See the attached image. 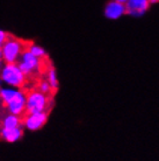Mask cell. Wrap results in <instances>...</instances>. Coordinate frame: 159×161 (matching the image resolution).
Listing matches in <instances>:
<instances>
[{
	"mask_svg": "<svg viewBox=\"0 0 159 161\" xmlns=\"http://www.w3.org/2000/svg\"><path fill=\"white\" fill-rule=\"evenodd\" d=\"M20 126H23V124H22V117H20V116H15V114L6 112L1 117L0 127L13 129V127H20Z\"/></svg>",
	"mask_w": 159,
	"mask_h": 161,
	"instance_id": "cell-10",
	"label": "cell"
},
{
	"mask_svg": "<svg viewBox=\"0 0 159 161\" xmlns=\"http://www.w3.org/2000/svg\"><path fill=\"white\" fill-rule=\"evenodd\" d=\"M0 104L6 112L23 117L26 114L27 92L22 89L3 86L0 90Z\"/></svg>",
	"mask_w": 159,
	"mask_h": 161,
	"instance_id": "cell-1",
	"label": "cell"
},
{
	"mask_svg": "<svg viewBox=\"0 0 159 161\" xmlns=\"http://www.w3.org/2000/svg\"><path fill=\"white\" fill-rule=\"evenodd\" d=\"M45 80H48V83L51 86L52 92L57 91V89L59 86V80L57 77V73H56V69L52 65H49L45 68Z\"/></svg>",
	"mask_w": 159,
	"mask_h": 161,
	"instance_id": "cell-11",
	"label": "cell"
},
{
	"mask_svg": "<svg viewBox=\"0 0 159 161\" xmlns=\"http://www.w3.org/2000/svg\"><path fill=\"white\" fill-rule=\"evenodd\" d=\"M27 80L28 77L18 63H5L0 71V80L6 86L22 89L27 84Z\"/></svg>",
	"mask_w": 159,
	"mask_h": 161,
	"instance_id": "cell-2",
	"label": "cell"
},
{
	"mask_svg": "<svg viewBox=\"0 0 159 161\" xmlns=\"http://www.w3.org/2000/svg\"><path fill=\"white\" fill-rule=\"evenodd\" d=\"M27 42L22 41L21 39L9 35L6 42L4 43V46L1 47L4 62L5 63H18L21 55L27 49Z\"/></svg>",
	"mask_w": 159,
	"mask_h": 161,
	"instance_id": "cell-4",
	"label": "cell"
},
{
	"mask_svg": "<svg viewBox=\"0 0 159 161\" xmlns=\"http://www.w3.org/2000/svg\"><path fill=\"white\" fill-rule=\"evenodd\" d=\"M27 49L32 53L34 56L38 57V58H41V60H47V52H45V49L42 48V47L38 46V44L28 43Z\"/></svg>",
	"mask_w": 159,
	"mask_h": 161,
	"instance_id": "cell-12",
	"label": "cell"
},
{
	"mask_svg": "<svg viewBox=\"0 0 159 161\" xmlns=\"http://www.w3.org/2000/svg\"><path fill=\"white\" fill-rule=\"evenodd\" d=\"M8 36H9V34H8L7 32H5V31H3V29H0V48L4 46V43L6 42Z\"/></svg>",
	"mask_w": 159,
	"mask_h": 161,
	"instance_id": "cell-14",
	"label": "cell"
},
{
	"mask_svg": "<svg viewBox=\"0 0 159 161\" xmlns=\"http://www.w3.org/2000/svg\"><path fill=\"white\" fill-rule=\"evenodd\" d=\"M127 14L126 12V4L121 3L119 0H111L106 5L105 8V15L110 20H116L122 15Z\"/></svg>",
	"mask_w": 159,
	"mask_h": 161,
	"instance_id": "cell-8",
	"label": "cell"
},
{
	"mask_svg": "<svg viewBox=\"0 0 159 161\" xmlns=\"http://www.w3.org/2000/svg\"><path fill=\"white\" fill-rule=\"evenodd\" d=\"M23 126L20 127H13V129H5L0 127V139L6 142H16L19 141L23 136Z\"/></svg>",
	"mask_w": 159,
	"mask_h": 161,
	"instance_id": "cell-9",
	"label": "cell"
},
{
	"mask_svg": "<svg viewBox=\"0 0 159 161\" xmlns=\"http://www.w3.org/2000/svg\"><path fill=\"white\" fill-rule=\"evenodd\" d=\"M0 60L4 61V58H3V49L0 48Z\"/></svg>",
	"mask_w": 159,
	"mask_h": 161,
	"instance_id": "cell-16",
	"label": "cell"
},
{
	"mask_svg": "<svg viewBox=\"0 0 159 161\" xmlns=\"http://www.w3.org/2000/svg\"><path fill=\"white\" fill-rule=\"evenodd\" d=\"M48 121V112H33L26 113L22 117V124L23 127L28 131H38L43 127Z\"/></svg>",
	"mask_w": 159,
	"mask_h": 161,
	"instance_id": "cell-6",
	"label": "cell"
},
{
	"mask_svg": "<svg viewBox=\"0 0 159 161\" xmlns=\"http://www.w3.org/2000/svg\"><path fill=\"white\" fill-rule=\"evenodd\" d=\"M44 61L45 60H41L38 57L34 56L28 49H26L23 54L21 55L18 64L21 68V70L26 74V76L29 78V77H35L43 73Z\"/></svg>",
	"mask_w": 159,
	"mask_h": 161,
	"instance_id": "cell-5",
	"label": "cell"
},
{
	"mask_svg": "<svg viewBox=\"0 0 159 161\" xmlns=\"http://www.w3.org/2000/svg\"><path fill=\"white\" fill-rule=\"evenodd\" d=\"M151 4L150 0H127L126 1V12L130 15L139 16L149 9Z\"/></svg>",
	"mask_w": 159,
	"mask_h": 161,
	"instance_id": "cell-7",
	"label": "cell"
},
{
	"mask_svg": "<svg viewBox=\"0 0 159 161\" xmlns=\"http://www.w3.org/2000/svg\"><path fill=\"white\" fill-rule=\"evenodd\" d=\"M36 89H38L40 91H42L43 93H47V95H52V93H54L51 90V86H50V84H49L48 80H45V78L41 80Z\"/></svg>",
	"mask_w": 159,
	"mask_h": 161,
	"instance_id": "cell-13",
	"label": "cell"
},
{
	"mask_svg": "<svg viewBox=\"0 0 159 161\" xmlns=\"http://www.w3.org/2000/svg\"><path fill=\"white\" fill-rule=\"evenodd\" d=\"M5 62L3 60H0V71H1V69H3V67H4Z\"/></svg>",
	"mask_w": 159,
	"mask_h": 161,
	"instance_id": "cell-15",
	"label": "cell"
},
{
	"mask_svg": "<svg viewBox=\"0 0 159 161\" xmlns=\"http://www.w3.org/2000/svg\"><path fill=\"white\" fill-rule=\"evenodd\" d=\"M150 1H151V3H158L159 0H150Z\"/></svg>",
	"mask_w": 159,
	"mask_h": 161,
	"instance_id": "cell-17",
	"label": "cell"
},
{
	"mask_svg": "<svg viewBox=\"0 0 159 161\" xmlns=\"http://www.w3.org/2000/svg\"><path fill=\"white\" fill-rule=\"evenodd\" d=\"M1 88H3V82L0 80V90H1Z\"/></svg>",
	"mask_w": 159,
	"mask_h": 161,
	"instance_id": "cell-18",
	"label": "cell"
},
{
	"mask_svg": "<svg viewBox=\"0 0 159 161\" xmlns=\"http://www.w3.org/2000/svg\"><path fill=\"white\" fill-rule=\"evenodd\" d=\"M51 96L40 91L38 89H34L27 92V104L26 113L33 112H48L51 106Z\"/></svg>",
	"mask_w": 159,
	"mask_h": 161,
	"instance_id": "cell-3",
	"label": "cell"
}]
</instances>
